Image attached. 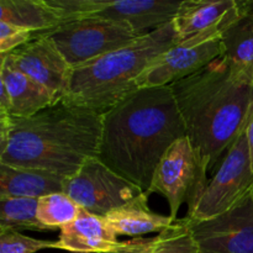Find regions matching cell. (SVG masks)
<instances>
[{
    "mask_svg": "<svg viewBox=\"0 0 253 253\" xmlns=\"http://www.w3.org/2000/svg\"><path fill=\"white\" fill-rule=\"evenodd\" d=\"M187 137L169 85L140 88L103 114L98 158L143 192L168 148Z\"/></svg>",
    "mask_w": 253,
    "mask_h": 253,
    "instance_id": "obj_1",
    "label": "cell"
},
{
    "mask_svg": "<svg viewBox=\"0 0 253 253\" xmlns=\"http://www.w3.org/2000/svg\"><path fill=\"white\" fill-rule=\"evenodd\" d=\"M5 56L22 73L47 89L57 103L63 99L73 68L48 37L36 35L29 43Z\"/></svg>",
    "mask_w": 253,
    "mask_h": 253,
    "instance_id": "obj_11",
    "label": "cell"
},
{
    "mask_svg": "<svg viewBox=\"0 0 253 253\" xmlns=\"http://www.w3.org/2000/svg\"><path fill=\"white\" fill-rule=\"evenodd\" d=\"M190 226L198 253H253V194L224 214L190 221Z\"/></svg>",
    "mask_w": 253,
    "mask_h": 253,
    "instance_id": "obj_10",
    "label": "cell"
},
{
    "mask_svg": "<svg viewBox=\"0 0 253 253\" xmlns=\"http://www.w3.org/2000/svg\"><path fill=\"white\" fill-rule=\"evenodd\" d=\"M208 168L188 137L173 143L161 160L147 194L160 193L167 199L173 221L178 211L188 204L189 211L195 207L208 185Z\"/></svg>",
    "mask_w": 253,
    "mask_h": 253,
    "instance_id": "obj_7",
    "label": "cell"
},
{
    "mask_svg": "<svg viewBox=\"0 0 253 253\" xmlns=\"http://www.w3.org/2000/svg\"><path fill=\"white\" fill-rule=\"evenodd\" d=\"M252 192L253 169L245 128L187 217L190 221L209 220L229 211Z\"/></svg>",
    "mask_w": 253,
    "mask_h": 253,
    "instance_id": "obj_8",
    "label": "cell"
},
{
    "mask_svg": "<svg viewBox=\"0 0 253 253\" xmlns=\"http://www.w3.org/2000/svg\"><path fill=\"white\" fill-rule=\"evenodd\" d=\"M57 249V241L27 237L14 229H0V253H36Z\"/></svg>",
    "mask_w": 253,
    "mask_h": 253,
    "instance_id": "obj_23",
    "label": "cell"
},
{
    "mask_svg": "<svg viewBox=\"0 0 253 253\" xmlns=\"http://www.w3.org/2000/svg\"><path fill=\"white\" fill-rule=\"evenodd\" d=\"M221 58L239 72L253 76V6L222 34Z\"/></svg>",
    "mask_w": 253,
    "mask_h": 253,
    "instance_id": "obj_20",
    "label": "cell"
},
{
    "mask_svg": "<svg viewBox=\"0 0 253 253\" xmlns=\"http://www.w3.org/2000/svg\"><path fill=\"white\" fill-rule=\"evenodd\" d=\"M0 57V82L4 83L9 94L10 116L29 119L57 104L47 89L17 69L5 54Z\"/></svg>",
    "mask_w": 253,
    "mask_h": 253,
    "instance_id": "obj_14",
    "label": "cell"
},
{
    "mask_svg": "<svg viewBox=\"0 0 253 253\" xmlns=\"http://www.w3.org/2000/svg\"><path fill=\"white\" fill-rule=\"evenodd\" d=\"M39 199L0 198V229L48 231L37 216Z\"/></svg>",
    "mask_w": 253,
    "mask_h": 253,
    "instance_id": "obj_21",
    "label": "cell"
},
{
    "mask_svg": "<svg viewBox=\"0 0 253 253\" xmlns=\"http://www.w3.org/2000/svg\"><path fill=\"white\" fill-rule=\"evenodd\" d=\"M82 208L66 193H53L39 199L37 216L48 230L62 229L76 220Z\"/></svg>",
    "mask_w": 253,
    "mask_h": 253,
    "instance_id": "obj_22",
    "label": "cell"
},
{
    "mask_svg": "<svg viewBox=\"0 0 253 253\" xmlns=\"http://www.w3.org/2000/svg\"><path fill=\"white\" fill-rule=\"evenodd\" d=\"M179 6L180 1L169 0H90L84 17L98 16L123 21L138 34H147L172 22Z\"/></svg>",
    "mask_w": 253,
    "mask_h": 253,
    "instance_id": "obj_12",
    "label": "cell"
},
{
    "mask_svg": "<svg viewBox=\"0 0 253 253\" xmlns=\"http://www.w3.org/2000/svg\"><path fill=\"white\" fill-rule=\"evenodd\" d=\"M177 42V31L172 21L141 35L121 48L76 67L61 101L106 113L137 90L141 74Z\"/></svg>",
    "mask_w": 253,
    "mask_h": 253,
    "instance_id": "obj_4",
    "label": "cell"
},
{
    "mask_svg": "<svg viewBox=\"0 0 253 253\" xmlns=\"http://www.w3.org/2000/svg\"><path fill=\"white\" fill-rule=\"evenodd\" d=\"M0 21L29 30L34 36L63 24V17L48 0H1Z\"/></svg>",
    "mask_w": 253,
    "mask_h": 253,
    "instance_id": "obj_18",
    "label": "cell"
},
{
    "mask_svg": "<svg viewBox=\"0 0 253 253\" xmlns=\"http://www.w3.org/2000/svg\"><path fill=\"white\" fill-rule=\"evenodd\" d=\"M252 194H253V192H252Z\"/></svg>",
    "mask_w": 253,
    "mask_h": 253,
    "instance_id": "obj_26",
    "label": "cell"
},
{
    "mask_svg": "<svg viewBox=\"0 0 253 253\" xmlns=\"http://www.w3.org/2000/svg\"><path fill=\"white\" fill-rule=\"evenodd\" d=\"M48 37L72 68L131 43L141 35L128 24L98 16L66 21L48 32Z\"/></svg>",
    "mask_w": 253,
    "mask_h": 253,
    "instance_id": "obj_6",
    "label": "cell"
},
{
    "mask_svg": "<svg viewBox=\"0 0 253 253\" xmlns=\"http://www.w3.org/2000/svg\"><path fill=\"white\" fill-rule=\"evenodd\" d=\"M246 137H247V145H249V152L250 158H251V165L253 169V108L250 115L249 123L246 126Z\"/></svg>",
    "mask_w": 253,
    "mask_h": 253,
    "instance_id": "obj_25",
    "label": "cell"
},
{
    "mask_svg": "<svg viewBox=\"0 0 253 253\" xmlns=\"http://www.w3.org/2000/svg\"><path fill=\"white\" fill-rule=\"evenodd\" d=\"M169 86L188 140L212 170L246 128L253 108V76L220 57Z\"/></svg>",
    "mask_w": 253,
    "mask_h": 253,
    "instance_id": "obj_3",
    "label": "cell"
},
{
    "mask_svg": "<svg viewBox=\"0 0 253 253\" xmlns=\"http://www.w3.org/2000/svg\"><path fill=\"white\" fill-rule=\"evenodd\" d=\"M119 245L118 235L105 217L81 209L76 220L61 229L57 249L74 253H111Z\"/></svg>",
    "mask_w": 253,
    "mask_h": 253,
    "instance_id": "obj_13",
    "label": "cell"
},
{
    "mask_svg": "<svg viewBox=\"0 0 253 253\" xmlns=\"http://www.w3.org/2000/svg\"><path fill=\"white\" fill-rule=\"evenodd\" d=\"M34 39V34L29 30L14 26L0 21V54L11 53L15 49L29 43Z\"/></svg>",
    "mask_w": 253,
    "mask_h": 253,
    "instance_id": "obj_24",
    "label": "cell"
},
{
    "mask_svg": "<svg viewBox=\"0 0 253 253\" xmlns=\"http://www.w3.org/2000/svg\"><path fill=\"white\" fill-rule=\"evenodd\" d=\"M66 178L34 168L0 163V198L40 199L64 190Z\"/></svg>",
    "mask_w": 253,
    "mask_h": 253,
    "instance_id": "obj_15",
    "label": "cell"
},
{
    "mask_svg": "<svg viewBox=\"0 0 253 253\" xmlns=\"http://www.w3.org/2000/svg\"><path fill=\"white\" fill-rule=\"evenodd\" d=\"M63 192L82 209L103 217L145 193L99 158L88 161L73 177L67 179Z\"/></svg>",
    "mask_w": 253,
    "mask_h": 253,
    "instance_id": "obj_9",
    "label": "cell"
},
{
    "mask_svg": "<svg viewBox=\"0 0 253 253\" xmlns=\"http://www.w3.org/2000/svg\"><path fill=\"white\" fill-rule=\"evenodd\" d=\"M103 114L62 101L29 119L0 113V163L69 179L98 158Z\"/></svg>",
    "mask_w": 253,
    "mask_h": 253,
    "instance_id": "obj_2",
    "label": "cell"
},
{
    "mask_svg": "<svg viewBox=\"0 0 253 253\" xmlns=\"http://www.w3.org/2000/svg\"><path fill=\"white\" fill-rule=\"evenodd\" d=\"M252 6L253 2L240 1L237 9L222 24L178 41L168 51L158 56L141 74L137 81L138 89L170 85L220 58L224 52V31Z\"/></svg>",
    "mask_w": 253,
    "mask_h": 253,
    "instance_id": "obj_5",
    "label": "cell"
},
{
    "mask_svg": "<svg viewBox=\"0 0 253 253\" xmlns=\"http://www.w3.org/2000/svg\"><path fill=\"white\" fill-rule=\"evenodd\" d=\"M148 194L143 193L132 202L114 210L105 216L115 231L124 236H142L150 232H161L174 224L170 216L152 211L147 204Z\"/></svg>",
    "mask_w": 253,
    "mask_h": 253,
    "instance_id": "obj_17",
    "label": "cell"
},
{
    "mask_svg": "<svg viewBox=\"0 0 253 253\" xmlns=\"http://www.w3.org/2000/svg\"><path fill=\"white\" fill-rule=\"evenodd\" d=\"M111 253H198L190 221L184 217L151 239L135 237L120 242Z\"/></svg>",
    "mask_w": 253,
    "mask_h": 253,
    "instance_id": "obj_19",
    "label": "cell"
},
{
    "mask_svg": "<svg viewBox=\"0 0 253 253\" xmlns=\"http://www.w3.org/2000/svg\"><path fill=\"white\" fill-rule=\"evenodd\" d=\"M240 5L237 0H184L173 24L178 41L222 24Z\"/></svg>",
    "mask_w": 253,
    "mask_h": 253,
    "instance_id": "obj_16",
    "label": "cell"
}]
</instances>
